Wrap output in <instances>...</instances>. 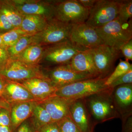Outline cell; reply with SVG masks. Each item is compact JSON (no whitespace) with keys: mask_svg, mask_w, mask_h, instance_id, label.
<instances>
[{"mask_svg":"<svg viewBox=\"0 0 132 132\" xmlns=\"http://www.w3.org/2000/svg\"><path fill=\"white\" fill-rule=\"evenodd\" d=\"M0 132H12L11 127L0 126Z\"/></svg>","mask_w":132,"mask_h":132,"instance_id":"40","label":"cell"},{"mask_svg":"<svg viewBox=\"0 0 132 132\" xmlns=\"http://www.w3.org/2000/svg\"><path fill=\"white\" fill-rule=\"evenodd\" d=\"M38 131L40 132H60L58 123L52 122L43 126Z\"/></svg>","mask_w":132,"mask_h":132,"instance_id":"34","label":"cell"},{"mask_svg":"<svg viewBox=\"0 0 132 132\" xmlns=\"http://www.w3.org/2000/svg\"><path fill=\"white\" fill-rule=\"evenodd\" d=\"M10 59L7 48L0 47V67L3 65Z\"/></svg>","mask_w":132,"mask_h":132,"instance_id":"35","label":"cell"},{"mask_svg":"<svg viewBox=\"0 0 132 132\" xmlns=\"http://www.w3.org/2000/svg\"><path fill=\"white\" fill-rule=\"evenodd\" d=\"M70 116L81 132H93L94 124L84 99L71 102L69 108Z\"/></svg>","mask_w":132,"mask_h":132,"instance_id":"13","label":"cell"},{"mask_svg":"<svg viewBox=\"0 0 132 132\" xmlns=\"http://www.w3.org/2000/svg\"><path fill=\"white\" fill-rule=\"evenodd\" d=\"M129 84H132V69L114 81L109 87L113 89L118 86Z\"/></svg>","mask_w":132,"mask_h":132,"instance_id":"29","label":"cell"},{"mask_svg":"<svg viewBox=\"0 0 132 132\" xmlns=\"http://www.w3.org/2000/svg\"><path fill=\"white\" fill-rule=\"evenodd\" d=\"M44 47L40 45H30L17 57L14 58L28 65H36L42 60Z\"/></svg>","mask_w":132,"mask_h":132,"instance_id":"21","label":"cell"},{"mask_svg":"<svg viewBox=\"0 0 132 132\" xmlns=\"http://www.w3.org/2000/svg\"><path fill=\"white\" fill-rule=\"evenodd\" d=\"M95 30L104 45L120 51V48L132 39V19L123 23L117 18Z\"/></svg>","mask_w":132,"mask_h":132,"instance_id":"3","label":"cell"},{"mask_svg":"<svg viewBox=\"0 0 132 132\" xmlns=\"http://www.w3.org/2000/svg\"><path fill=\"white\" fill-rule=\"evenodd\" d=\"M16 130L15 132H34L35 131L32 125L26 120L22 123Z\"/></svg>","mask_w":132,"mask_h":132,"instance_id":"36","label":"cell"},{"mask_svg":"<svg viewBox=\"0 0 132 132\" xmlns=\"http://www.w3.org/2000/svg\"><path fill=\"white\" fill-rule=\"evenodd\" d=\"M69 40L78 47L86 50L104 44L95 29L85 22L72 24Z\"/></svg>","mask_w":132,"mask_h":132,"instance_id":"10","label":"cell"},{"mask_svg":"<svg viewBox=\"0 0 132 132\" xmlns=\"http://www.w3.org/2000/svg\"><path fill=\"white\" fill-rule=\"evenodd\" d=\"M4 47L3 46V40L2 39V37L1 34H0V47Z\"/></svg>","mask_w":132,"mask_h":132,"instance_id":"41","label":"cell"},{"mask_svg":"<svg viewBox=\"0 0 132 132\" xmlns=\"http://www.w3.org/2000/svg\"><path fill=\"white\" fill-rule=\"evenodd\" d=\"M48 20L39 15H24L20 28L30 35H34L42 31Z\"/></svg>","mask_w":132,"mask_h":132,"instance_id":"20","label":"cell"},{"mask_svg":"<svg viewBox=\"0 0 132 132\" xmlns=\"http://www.w3.org/2000/svg\"><path fill=\"white\" fill-rule=\"evenodd\" d=\"M0 126L11 127L10 110L0 108Z\"/></svg>","mask_w":132,"mask_h":132,"instance_id":"32","label":"cell"},{"mask_svg":"<svg viewBox=\"0 0 132 132\" xmlns=\"http://www.w3.org/2000/svg\"><path fill=\"white\" fill-rule=\"evenodd\" d=\"M54 18L72 24L86 22L89 10L82 6L78 0L54 1Z\"/></svg>","mask_w":132,"mask_h":132,"instance_id":"6","label":"cell"},{"mask_svg":"<svg viewBox=\"0 0 132 132\" xmlns=\"http://www.w3.org/2000/svg\"><path fill=\"white\" fill-rule=\"evenodd\" d=\"M107 78H92L84 80L58 88L54 95L72 102L93 95L106 91L110 88L105 85Z\"/></svg>","mask_w":132,"mask_h":132,"instance_id":"2","label":"cell"},{"mask_svg":"<svg viewBox=\"0 0 132 132\" xmlns=\"http://www.w3.org/2000/svg\"><path fill=\"white\" fill-rule=\"evenodd\" d=\"M100 77L105 78L112 73L121 52L104 44L88 50Z\"/></svg>","mask_w":132,"mask_h":132,"instance_id":"9","label":"cell"},{"mask_svg":"<svg viewBox=\"0 0 132 132\" xmlns=\"http://www.w3.org/2000/svg\"><path fill=\"white\" fill-rule=\"evenodd\" d=\"M112 97L121 116L132 111V84L120 85L114 88L112 91Z\"/></svg>","mask_w":132,"mask_h":132,"instance_id":"17","label":"cell"},{"mask_svg":"<svg viewBox=\"0 0 132 132\" xmlns=\"http://www.w3.org/2000/svg\"><path fill=\"white\" fill-rule=\"evenodd\" d=\"M46 76L57 89L80 81L93 78L75 71L69 64L55 67Z\"/></svg>","mask_w":132,"mask_h":132,"instance_id":"11","label":"cell"},{"mask_svg":"<svg viewBox=\"0 0 132 132\" xmlns=\"http://www.w3.org/2000/svg\"><path fill=\"white\" fill-rule=\"evenodd\" d=\"M119 6V1L97 0L85 23L94 29L103 27L117 18Z\"/></svg>","mask_w":132,"mask_h":132,"instance_id":"7","label":"cell"},{"mask_svg":"<svg viewBox=\"0 0 132 132\" xmlns=\"http://www.w3.org/2000/svg\"><path fill=\"white\" fill-rule=\"evenodd\" d=\"M60 132H81L70 116L57 122Z\"/></svg>","mask_w":132,"mask_h":132,"instance_id":"28","label":"cell"},{"mask_svg":"<svg viewBox=\"0 0 132 132\" xmlns=\"http://www.w3.org/2000/svg\"><path fill=\"white\" fill-rule=\"evenodd\" d=\"M26 88L36 101H42L54 95L57 88L49 79L34 78L17 82Z\"/></svg>","mask_w":132,"mask_h":132,"instance_id":"14","label":"cell"},{"mask_svg":"<svg viewBox=\"0 0 132 132\" xmlns=\"http://www.w3.org/2000/svg\"><path fill=\"white\" fill-rule=\"evenodd\" d=\"M34 132H40L39 131H35Z\"/></svg>","mask_w":132,"mask_h":132,"instance_id":"42","label":"cell"},{"mask_svg":"<svg viewBox=\"0 0 132 132\" xmlns=\"http://www.w3.org/2000/svg\"><path fill=\"white\" fill-rule=\"evenodd\" d=\"M112 89L84 98L94 124L121 118L112 97Z\"/></svg>","mask_w":132,"mask_h":132,"instance_id":"1","label":"cell"},{"mask_svg":"<svg viewBox=\"0 0 132 132\" xmlns=\"http://www.w3.org/2000/svg\"><path fill=\"white\" fill-rule=\"evenodd\" d=\"M1 35L3 46L8 48L14 45L22 36L28 35L20 28H15Z\"/></svg>","mask_w":132,"mask_h":132,"instance_id":"25","label":"cell"},{"mask_svg":"<svg viewBox=\"0 0 132 132\" xmlns=\"http://www.w3.org/2000/svg\"><path fill=\"white\" fill-rule=\"evenodd\" d=\"M122 121L121 132H132V111L121 116Z\"/></svg>","mask_w":132,"mask_h":132,"instance_id":"31","label":"cell"},{"mask_svg":"<svg viewBox=\"0 0 132 132\" xmlns=\"http://www.w3.org/2000/svg\"><path fill=\"white\" fill-rule=\"evenodd\" d=\"M14 28L7 17L0 11V34L6 32Z\"/></svg>","mask_w":132,"mask_h":132,"instance_id":"30","label":"cell"},{"mask_svg":"<svg viewBox=\"0 0 132 132\" xmlns=\"http://www.w3.org/2000/svg\"><path fill=\"white\" fill-rule=\"evenodd\" d=\"M6 82V80L0 77V97H2V96Z\"/></svg>","mask_w":132,"mask_h":132,"instance_id":"39","label":"cell"},{"mask_svg":"<svg viewBox=\"0 0 132 132\" xmlns=\"http://www.w3.org/2000/svg\"><path fill=\"white\" fill-rule=\"evenodd\" d=\"M4 108L10 110L11 105L7 103L2 97H0V108Z\"/></svg>","mask_w":132,"mask_h":132,"instance_id":"38","label":"cell"},{"mask_svg":"<svg viewBox=\"0 0 132 132\" xmlns=\"http://www.w3.org/2000/svg\"><path fill=\"white\" fill-rule=\"evenodd\" d=\"M132 0L119 1V10L117 18L123 23L132 19Z\"/></svg>","mask_w":132,"mask_h":132,"instance_id":"27","label":"cell"},{"mask_svg":"<svg viewBox=\"0 0 132 132\" xmlns=\"http://www.w3.org/2000/svg\"><path fill=\"white\" fill-rule=\"evenodd\" d=\"M0 77L6 80L20 82L34 79H48L38 65H28L16 59L10 58L0 67Z\"/></svg>","mask_w":132,"mask_h":132,"instance_id":"4","label":"cell"},{"mask_svg":"<svg viewBox=\"0 0 132 132\" xmlns=\"http://www.w3.org/2000/svg\"><path fill=\"white\" fill-rule=\"evenodd\" d=\"M36 102H22L11 105L10 118L12 132L31 117Z\"/></svg>","mask_w":132,"mask_h":132,"instance_id":"19","label":"cell"},{"mask_svg":"<svg viewBox=\"0 0 132 132\" xmlns=\"http://www.w3.org/2000/svg\"><path fill=\"white\" fill-rule=\"evenodd\" d=\"M2 97L10 105L22 102L37 101L21 84L7 80H6Z\"/></svg>","mask_w":132,"mask_h":132,"instance_id":"16","label":"cell"},{"mask_svg":"<svg viewBox=\"0 0 132 132\" xmlns=\"http://www.w3.org/2000/svg\"><path fill=\"white\" fill-rule=\"evenodd\" d=\"M78 1L84 7L90 10L94 6L97 0H78Z\"/></svg>","mask_w":132,"mask_h":132,"instance_id":"37","label":"cell"},{"mask_svg":"<svg viewBox=\"0 0 132 132\" xmlns=\"http://www.w3.org/2000/svg\"><path fill=\"white\" fill-rule=\"evenodd\" d=\"M12 1L23 15H39L48 20L54 18V1L14 0Z\"/></svg>","mask_w":132,"mask_h":132,"instance_id":"12","label":"cell"},{"mask_svg":"<svg viewBox=\"0 0 132 132\" xmlns=\"http://www.w3.org/2000/svg\"><path fill=\"white\" fill-rule=\"evenodd\" d=\"M39 102L47 111L53 122H58L70 116L71 102L67 99L54 95Z\"/></svg>","mask_w":132,"mask_h":132,"instance_id":"15","label":"cell"},{"mask_svg":"<svg viewBox=\"0 0 132 132\" xmlns=\"http://www.w3.org/2000/svg\"><path fill=\"white\" fill-rule=\"evenodd\" d=\"M127 61L132 60V39L125 43L120 48Z\"/></svg>","mask_w":132,"mask_h":132,"instance_id":"33","label":"cell"},{"mask_svg":"<svg viewBox=\"0 0 132 132\" xmlns=\"http://www.w3.org/2000/svg\"><path fill=\"white\" fill-rule=\"evenodd\" d=\"M85 51L68 40L46 46L44 47L42 60L51 64L65 65L69 64L76 54Z\"/></svg>","mask_w":132,"mask_h":132,"instance_id":"8","label":"cell"},{"mask_svg":"<svg viewBox=\"0 0 132 132\" xmlns=\"http://www.w3.org/2000/svg\"><path fill=\"white\" fill-rule=\"evenodd\" d=\"M132 69V64L127 61L120 60L119 63L118 64L115 69L108 77L107 78L105 85L109 86L114 81L119 77L126 73L130 70Z\"/></svg>","mask_w":132,"mask_h":132,"instance_id":"26","label":"cell"},{"mask_svg":"<svg viewBox=\"0 0 132 132\" xmlns=\"http://www.w3.org/2000/svg\"><path fill=\"white\" fill-rule=\"evenodd\" d=\"M0 11L11 22L14 28H20L24 15L18 11L12 1H0Z\"/></svg>","mask_w":132,"mask_h":132,"instance_id":"23","label":"cell"},{"mask_svg":"<svg viewBox=\"0 0 132 132\" xmlns=\"http://www.w3.org/2000/svg\"><path fill=\"white\" fill-rule=\"evenodd\" d=\"M31 117L35 131H38L45 125L53 122L47 111L38 101L35 102Z\"/></svg>","mask_w":132,"mask_h":132,"instance_id":"22","label":"cell"},{"mask_svg":"<svg viewBox=\"0 0 132 132\" xmlns=\"http://www.w3.org/2000/svg\"><path fill=\"white\" fill-rule=\"evenodd\" d=\"M32 36L27 35L20 38L16 43L8 48V52L10 58L14 59L17 57L26 48L32 44Z\"/></svg>","mask_w":132,"mask_h":132,"instance_id":"24","label":"cell"},{"mask_svg":"<svg viewBox=\"0 0 132 132\" xmlns=\"http://www.w3.org/2000/svg\"><path fill=\"white\" fill-rule=\"evenodd\" d=\"M72 26L55 18L50 19L42 31L32 36L31 45L43 46L68 40Z\"/></svg>","mask_w":132,"mask_h":132,"instance_id":"5","label":"cell"},{"mask_svg":"<svg viewBox=\"0 0 132 132\" xmlns=\"http://www.w3.org/2000/svg\"><path fill=\"white\" fill-rule=\"evenodd\" d=\"M69 64L73 69L79 72L85 74L92 78L100 77L88 50L76 54Z\"/></svg>","mask_w":132,"mask_h":132,"instance_id":"18","label":"cell"}]
</instances>
